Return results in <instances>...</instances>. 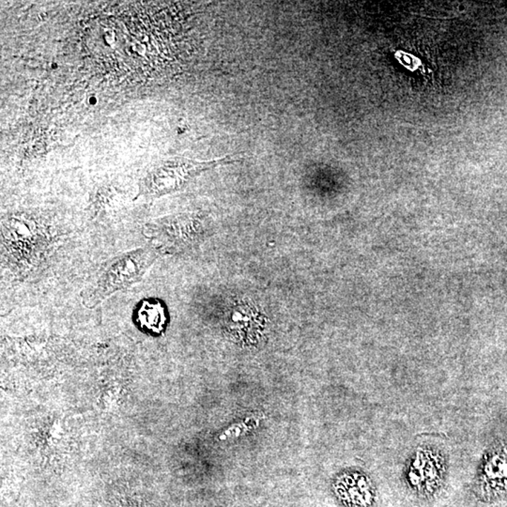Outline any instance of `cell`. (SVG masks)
Here are the masks:
<instances>
[{"label": "cell", "mask_w": 507, "mask_h": 507, "mask_svg": "<svg viewBox=\"0 0 507 507\" xmlns=\"http://www.w3.org/2000/svg\"><path fill=\"white\" fill-rule=\"evenodd\" d=\"M159 256L149 244L108 259L86 284L81 293L83 304L86 307H97L115 293L139 283Z\"/></svg>", "instance_id": "6da1fadb"}, {"label": "cell", "mask_w": 507, "mask_h": 507, "mask_svg": "<svg viewBox=\"0 0 507 507\" xmlns=\"http://www.w3.org/2000/svg\"><path fill=\"white\" fill-rule=\"evenodd\" d=\"M232 162L230 157L211 162H197L187 159L166 161L149 170L141 180L139 195L147 198H157L171 194L183 188L201 172Z\"/></svg>", "instance_id": "7a4b0ae2"}, {"label": "cell", "mask_w": 507, "mask_h": 507, "mask_svg": "<svg viewBox=\"0 0 507 507\" xmlns=\"http://www.w3.org/2000/svg\"><path fill=\"white\" fill-rule=\"evenodd\" d=\"M200 219L190 215H178L157 219L146 226L145 233L149 244L162 255L184 251L203 237Z\"/></svg>", "instance_id": "3957f363"}, {"label": "cell", "mask_w": 507, "mask_h": 507, "mask_svg": "<svg viewBox=\"0 0 507 507\" xmlns=\"http://www.w3.org/2000/svg\"><path fill=\"white\" fill-rule=\"evenodd\" d=\"M481 496L496 500L507 496V443L492 446L481 466L477 480Z\"/></svg>", "instance_id": "277c9868"}, {"label": "cell", "mask_w": 507, "mask_h": 507, "mask_svg": "<svg viewBox=\"0 0 507 507\" xmlns=\"http://www.w3.org/2000/svg\"><path fill=\"white\" fill-rule=\"evenodd\" d=\"M137 321L141 329L146 332L158 334L162 332L166 324L164 308L157 302H146L138 309Z\"/></svg>", "instance_id": "5b68a950"}]
</instances>
